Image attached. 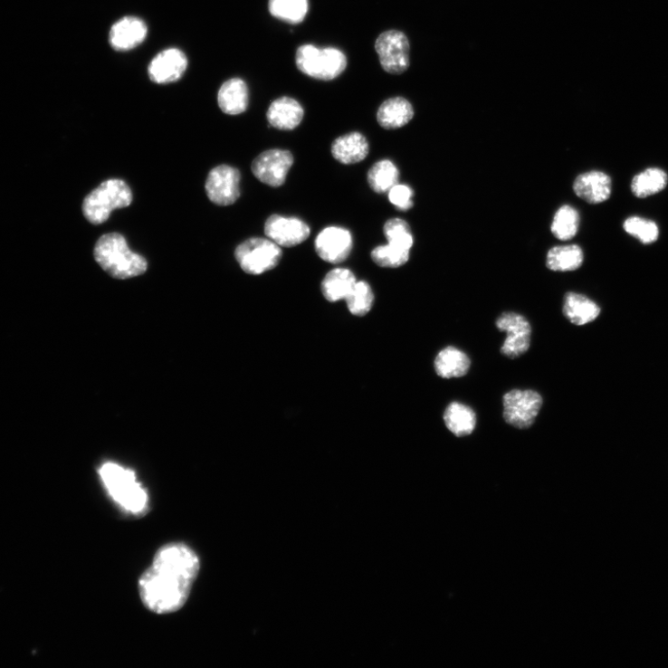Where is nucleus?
<instances>
[{
    "label": "nucleus",
    "mask_w": 668,
    "mask_h": 668,
    "mask_svg": "<svg viewBox=\"0 0 668 668\" xmlns=\"http://www.w3.org/2000/svg\"><path fill=\"white\" fill-rule=\"evenodd\" d=\"M200 568L198 555L188 545H165L138 580L143 606L158 615L180 610L190 597Z\"/></svg>",
    "instance_id": "1"
},
{
    "label": "nucleus",
    "mask_w": 668,
    "mask_h": 668,
    "mask_svg": "<svg viewBox=\"0 0 668 668\" xmlns=\"http://www.w3.org/2000/svg\"><path fill=\"white\" fill-rule=\"evenodd\" d=\"M109 496L125 512L142 517L148 511V495L136 473L115 463H105L99 469Z\"/></svg>",
    "instance_id": "2"
},
{
    "label": "nucleus",
    "mask_w": 668,
    "mask_h": 668,
    "mask_svg": "<svg viewBox=\"0 0 668 668\" xmlns=\"http://www.w3.org/2000/svg\"><path fill=\"white\" fill-rule=\"evenodd\" d=\"M96 262L110 277L128 280L146 272V259L132 252L124 236L108 234L101 236L94 248Z\"/></svg>",
    "instance_id": "3"
},
{
    "label": "nucleus",
    "mask_w": 668,
    "mask_h": 668,
    "mask_svg": "<svg viewBox=\"0 0 668 668\" xmlns=\"http://www.w3.org/2000/svg\"><path fill=\"white\" fill-rule=\"evenodd\" d=\"M132 200V192L124 180L108 179L85 198L83 214L92 224L100 225L111 212L129 206Z\"/></svg>",
    "instance_id": "4"
},
{
    "label": "nucleus",
    "mask_w": 668,
    "mask_h": 668,
    "mask_svg": "<svg viewBox=\"0 0 668 668\" xmlns=\"http://www.w3.org/2000/svg\"><path fill=\"white\" fill-rule=\"evenodd\" d=\"M295 63L306 76L318 81H330L341 76L348 66V59L339 49H318L314 45L307 44L297 50Z\"/></svg>",
    "instance_id": "5"
},
{
    "label": "nucleus",
    "mask_w": 668,
    "mask_h": 668,
    "mask_svg": "<svg viewBox=\"0 0 668 668\" xmlns=\"http://www.w3.org/2000/svg\"><path fill=\"white\" fill-rule=\"evenodd\" d=\"M235 258L245 273L260 275L279 265L282 258V251L273 241L251 238L238 245L235 250Z\"/></svg>",
    "instance_id": "6"
},
{
    "label": "nucleus",
    "mask_w": 668,
    "mask_h": 668,
    "mask_svg": "<svg viewBox=\"0 0 668 668\" xmlns=\"http://www.w3.org/2000/svg\"><path fill=\"white\" fill-rule=\"evenodd\" d=\"M502 402L505 422L517 429L530 428L543 405L542 396L534 390L513 389L504 395Z\"/></svg>",
    "instance_id": "7"
},
{
    "label": "nucleus",
    "mask_w": 668,
    "mask_h": 668,
    "mask_svg": "<svg viewBox=\"0 0 668 668\" xmlns=\"http://www.w3.org/2000/svg\"><path fill=\"white\" fill-rule=\"evenodd\" d=\"M410 42L398 30L382 33L376 42V51L383 69L391 74H401L410 67Z\"/></svg>",
    "instance_id": "8"
},
{
    "label": "nucleus",
    "mask_w": 668,
    "mask_h": 668,
    "mask_svg": "<svg viewBox=\"0 0 668 668\" xmlns=\"http://www.w3.org/2000/svg\"><path fill=\"white\" fill-rule=\"evenodd\" d=\"M500 331L506 332L507 338L501 352L507 358H517L526 354L531 345L532 327L522 315L507 312L496 321Z\"/></svg>",
    "instance_id": "9"
},
{
    "label": "nucleus",
    "mask_w": 668,
    "mask_h": 668,
    "mask_svg": "<svg viewBox=\"0 0 668 668\" xmlns=\"http://www.w3.org/2000/svg\"><path fill=\"white\" fill-rule=\"evenodd\" d=\"M241 174L238 169L222 165L212 169L205 183L210 201L220 206L234 205L240 197Z\"/></svg>",
    "instance_id": "10"
},
{
    "label": "nucleus",
    "mask_w": 668,
    "mask_h": 668,
    "mask_svg": "<svg viewBox=\"0 0 668 668\" xmlns=\"http://www.w3.org/2000/svg\"><path fill=\"white\" fill-rule=\"evenodd\" d=\"M292 165L291 153L274 148L258 156L252 164V171L259 181L278 188L285 183Z\"/></svg>",
    "instance_id": "11"
},
{
    "label": "nucleus",
    "mask_w": 668,
    "mask_h": 668,
    "mask_svg": "<svg viewBox=\"0 0 668 668\" xmlns=\"http://www.w3.org/2000/svg\"><path fill=\"white\" fill-rule=\"evenodd\" d=\"M353 248L349 231L340 227H328L316 238L317 254L330 264H340L348 258Z\"/></svg>",
    "instance_id": "12"
},
{
    "label": "nucleus",
    "mask_w": 668,
    "mask_h": 668,
    "mask_svg": "<svg viewBox=\"0 0 668 668\" xmlns=\"http://www.w3.org/2000/svg\"><path fill=\"white\" fill-rule=\"evenodd\" d=\"M265 234L279 246L293 247L308 240L310 229L300 218L272 215L266 221Z\"/></svg>",
    "instance_id": "13"
},
{
    "label": "nucleus",
    "mask_w": 668,
    "mask_h": 668,
    "mask_svg": "<svg viewBox=\"0 0 668 668\" xmlns=\"http://www.w3.org/2000/svg\"><path fill=\"white\" fill-rule=\"evenodd\" d=\"M188 66L187 57L177 49L160 52L148 65V76L157 84H168L178 81Z\"/></svg>",
    "instance_id": "14"
},
{
    "label": "nucleus",
    "mask_w": 668,
    "mask_h": 668,
    "mask_svg": "<svg viewBox=\"0 0 668 668\" xmlns=\"http://www.w3.org/2000/svg\"><path fill=\"white\" fill-rule=\"evenodd\" d=\"M575 194L591 205L607 201L612 194V179L602 171H590L579 175L573 186Z\"/></svg>",
    "instance_id": "15"
},
{
    "label": "nucleus",
    "mask_w": 668,
    "mask_h": 668,
    "mask_svg": "<svg viewBox=\"0 0 668 668\" xmlns=\"http://www.w3.org/2000/svg\"><path fill=\"white\" fill-rule=\"evenodd\" d=\"M145 23L137 17H124L116 23L110 31V44L116 51L127 52L141 44L147 36Z\"/></svg>",
    "instance_id": "16"
},
{
    "label": "nucleus",
    "mask_w": 668,
    "mask_h": 668,
    "mask_svg": "<svg viewBox=\"0 0 668 668\" xmlns=\"http://www.w3.org/2000/svg\"><path fill=\"white\" fill-rule=\"evenodd\" d=\"M304 115V108L299 101L290 97H282L271 104L267 119L273 128L289 131L301 124Z\"/></svg>",
    "instance_id": "17"
},
{
    "label": "nucleus",
    "mask_w": 668,
    "mask_h": 668,
    "mask_svg": "<svg viewBox=\"0 0 668 668\" xmlns=\"http://www.w3.org/2000/svg\"><path fill=\"white\" fill-rule=\"evenodd\" d=\"M368 152V142L365 136L358 132L341 136L331 144L333 158L344 165L362 162L367 157Z\"/></svg>",
    "instance_id": "18"
},
{
    "label": "nucleus",
    "mask_w": 668,
    "mask_h": 668,
    "mask_svg": "<svg viewBox=\"0 0 668 668\" xmlns=\"http://www.w3.org/2000/svg\"><path fill=\"white\" fill-rule=\"evenodd\" d=\"M415 117V109L410 101L402 98H390L384 101L377 111L379 125L387 130L405 127Z\"/></svg>",
    "instance_id": "19"
},
{
    "label": "nucleus",
    "mask_w": 668,
    "mask_h": 668,
    "mask_svg": "<svg viewBox=\"0 0 668 668\" xmlns=\"http://www.w3.org/2000/svg\"><path fill=\"white\" fill-rule=\"evenodd\" d=\"M470 367L469 357L454 347L441 350L434 360L435 373L444 379L463 377L468 374Z\"/></svg>",
    "instance_id": "20"
},
{
    "label": "nucleus",
    "mask_w": 668,
    "mask_h": 668,
    "mask_svg": "<svg viewBox=\"0 0 668 668\" xmlns=\"http://www.w3.org/2000/svg\"><path fill=\"white\" fill-rule=\"evenodd\" d=\"M217 101L223 113L230 116L243 114L249 102L246 83L240 79L228 81L220 88Z\"/></svg>",
    "instance_id": "21"
},
{
    "label": "nucleus",
    "mask_w": 668,
    "mask_h": 668,
    "mask_svg": "<svg viewBox=\"0 0 668 668\" xmlns=\"http://www.w3.org/2000/svg\"><path fill=\"white\" fill-rule=\"evenodd\" d=\"M564 315L573 324L583 326L596 320L601 314L600 307L586 295L568 292L565 297Z\"/></svg>",
    "instance_id": "22"
},
{
    "label": "nucleus",
    "mask_w": 668,
    "mask_h": 668,
    "mask_svg": "<svg viewBox=\"0 0 668 668\" xmlns=\"http://www.w3.org/2000/svg\"><path fill=\"white\" fill-rule=\"evenodd\" d=\"M357 282L351 271L342 268L334 269L323 279L321 291L329 302L346 301Z\"/></svg>",
    "instance_id": "23"
},
{
    "label": "nucleus",
    "mask_w": 668,
    "mask_h": 668,
    "mask_svg": "<svg viewBox=\"0 0 668 668\" xmlns=\"http://www.w3.org/2000/svg\"><path fill=\"white\" fill-rule=\"evenodd\" d=\"M444 422L454 435L464 437L474 431L476 415L470 406L460 402H453L445 408Z\"/></svg>",
    "instance_id": "24"
},
{
    "label": "nucleus",
    "mask_w": 668,
    "mask_h": 668,
    "mask_svg": "<svg viewBox=\"0 0 668 668\" xmlns=\"http://www.w3.org/2000/svg\"><path fill=\"white\" fill-rule=\"evenodd\" d=\"M584 262L582 249L576 244L555 246L547 254V268L552 272H568L578 270Z\"/></svg>",
    "instance_id": "25"
},
{
    "label": "nucleus",
    "mask_w": 668,
    "mask_h": 668,
    "mask_svg": "<svg viewBox=\"0 0 668 668\" xmlns=\"http://www.w3.org/2000/svg\"><path fill=\"white\" fill-rule=\"evenodd\" d=\"M667 174L660 168H648L635 177L631 182V191L641 199L662 192L667 185Z\"/></svg>",
    "instance_id": "26"
},
{
    "label": "nucleus",
    "mask_w": 668,
    "mask_h": 668,
    "mask_svg": "<svg viewBox=\"0 0 668 668\" xmlns=\"http://www.w3.org/2000/svg\"><path fill=\"white\" fill-rule=\"evenodd\" d=\"M399 181V170L389 160L377 162L367 173V182L371 190L382 195L389 193Z\"/></svg>",
    "instance_id": "27"
},
{
    "label": "nucleus",
    "mask_w": 668,
    "mask_h": 668,
    "mask_svg": "<svg viewBox=\"0 0 668 668\" xmlns=\"http://www.w3.org/2000/svg\"><path fill=\"white\" fill-rule=\"evenodd\" d=\"M271 14L288 24L302 23L309 11L308 0H270Z\"/></svg>",
    "instance_id": "28"
},
{
    "label": "nucleus",
    "mask_w": 668,
    "mask_h": 668,
    "mask_svg": "<svg viewBox=\"0 0 668 668\" xmlns=\"http://www.w3.org/2000/svg\"><path fill=\"white\" fill-rule=\"evenodd\" d=\"M580 216L577 209L564 205L556 212L551 224V233L561 241L573 239L579 229Z\"/></svg>",
    "instance_id": "29"
},
{
    "label": "nucleus",
    "mask_w": 668,
    "mask_h": 668,
    "mask_svg": "<svg viewBox=\"0 0 668 668\" xmlns=\"http://www.w3.org/2000/svg\"><path fill=\"white\" fill-rule=\"evenodd\" d=\"M345 301L352 315L363 317L373 309L375 294L367 282H357Z\"/></svg>",
    "instance_id": "30"
},
{
    "label": "nucleus",
    "mask_w": 668,
    "mask_h": 668,
    "mask_svg": "<svg viewBox=\"0 0 668 668\" xmlns=\"http://www.w3.org/2000/svg\"><path fill=\"white\" fill-rule=\"evenodd\" d=\"M384 234L389 244L397 248L411 251L414 236L408 223L401 218H391L386 222Z\"/></svg>",
    "instance_id": "31"
},
{
    "label": "nucleus",
    "mask_w": 668,
    "mask_h": 668,
    "mask_svg": "<svg viewBox=\"0 0 668 668\" xmlns=\"http://www.w3.org/2000/svg\"><path fill=\"white\" fill-rule=\"evenodd\" d=\"M624 230L644 244L654 243L659 237V228L656 223L639 216L627 218L624 222Z\"/></svg>",
    "instance_id": "32"
},
{
    "label": "nucleus",
    "mask_w": 668,
    "mask_h": 668,
    "mask_svg": "<svg viewBox=\"0 0 668 668\" xmlns=\"http://www.w3.org/2000/svg\"><path fill=\"white\" fill-rule=\"evenodd\" d=\"M373 262L382 268L396 269L404 266L410 259V251L403 250L391 244L381 245L370 253Z\"/></svg>",
    "instance_id": "33"
},
{
    "label": "nucleus",
    "mask_w": 668,
    "mask_h": 668,
    "mask_svg": "<svg viewBox=\"0 0 668 668\" xmlns=\"http://www.w3.org/2000/svg\"><path fill=\"white\" fill-rule=\"evenodd\" d=\"M415 192L410 186L396 184L388 193L390 203L400 211H407L413 208V197Z\"/></svg>",
    "instance_id": "34"
}]
</instances>
